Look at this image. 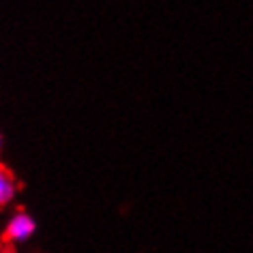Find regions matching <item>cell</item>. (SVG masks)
Here are the masks:
<instances>
[{
  "mask_svg": "<svg viewBox=\"0 0 253 253\" xmlns=\"http://www.w3.org/2000/svg\"><path fill=\"white\" fill-rule=\"evenodd\" d=\"M33 232H35V221L24 212L15 214L7 225V238L9 240H26V238L33 236Z\"/></svg>",
  "mask_w": 253,
  "mask_h": 253,
  "instance_id": "1",
  "label": "cell"
},
{
  "mask_svg": "<svg viewBox=\"0 0 253 253\" xmlns=\"http://www.w3.org/2000/svg\"><path fill=\"white\" fill-rule=\"evenodd\" d=\"M15 195V180L7 168L0 166V204H7Z\"/></svg>",
  "mask_w": 253,
  "mask_h": 253,
  "instance_id": "2",
  "label": "cell"
},
{
  "mask_svg": "<svg viewBox=\"0 0 253 253\" xmlns=\"http://www.w3.org/2000/svg\"><path fill=\"white\" fill-rule=\"evenodd\" d=\"M0 146H2V135H0Z\"/></svg>",
  "mask_w": 253,
  "mask_h": 253,
  "instance_id": "3",
  "label": "cell"
},
{
  "mask_svg": "<svg viewBox=\"0 0 253 253\" xmlns=\"http://www.w3.org/2000/svg\"><path fill=\"white\" fill-rule=\"evenodd\" d=\"M2 253H11V251H2Z\"/></svg>",
  "mask_w": 253,
  "mask_h": 253,
  "instance_id": "4",
  "label": "cell"
},
{
  "mask_svg": "<svg viewBox=\"0 0 253 253\" xmlns=\"http://www.w3.org/2000/svg\"><path fill=\"white\" fill-rule=\"evenodd\" d=\"M0 253H2V251H0Z\"/></svg>",
  "mask_w": 253,
  "mask_h": 253,
  "instance_id": "5",
  "label": "cell"
}]
</instances>
